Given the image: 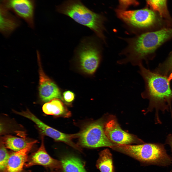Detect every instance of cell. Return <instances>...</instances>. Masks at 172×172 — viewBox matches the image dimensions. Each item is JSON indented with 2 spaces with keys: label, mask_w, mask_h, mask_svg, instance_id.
<instances>
[{
  "label": "cell",
  "mask_w": 172,
  "mask_h": 172,
  "mask_svg": "<svg viewBox=\"0 0 172 172\" xmlns=\"http://www.w3.org/2000/svg\"><path fill=\"white\" fill-rule=\"evenodd\" d=\"M139 66V73L145 83V89L141 93V96L149 101L145 113L155 109L156 122L161 124L159 116L160 111L164 113L166 111L170 110L172 113V90L170 81L165 76L145 68L142 64Z\"/></svg>",
  "instance_id": "6da1fadb"
},
{
  "label": "cell",
  "mask_w": 172,
  "mask_h": 172,
  "mask_svg": "<svg viewBox=\"0 0 172 172\" xmlns=\"http://www.w3.org/2000/svg\"><path fill=\"white\" fill-rule=\"evenodd\" d=\"M172 38V27H169L145 32L130 39L125 50L126 57L121 63L130 62L139 66L143 60L152 59L156 50Z\"/></svg>",
  "instance_id": "7a4b0ae2"
},
{
  "label": "cell",
  "mask_w": 172,
  "mask_h": 172,
  "mask_svg": "<svg viewBox=\"0 0 172 172\" xmlns=\"http://www.w3.org/2000/svg\"><path fill=\"white\" fill-rule=\"evenodd\" d=\"M56 10L78 23L89 27L99 38L105 40L104 17L89 9L81 0H66L56 6Z\"/></svg>",
  "instance_id": "3957f363"
},
{
  "label": "cell",
  "mask_w": 172,
  "mask_h": 172,
  "mask_svg": "<svg viewBox=\"0 0 172 172\" xmlns=\"http://www.w3.org/2000/svg\"><path fill=\"white\" fill-rule=\"evenodd\" d=\"M112 149L128 155L148 165L165 166L170 165L172 159L164 146L159 144L146 143L137 145H119Z\"/></svg>",
  "instance_id": "277c9868"
},
{
  "label": "cell",
  "mask_w": 172,
  "mask_h": 172,
  "mask_svg": "<svg viewBox=\"0 0 172 172\" xmlns=\"http://www.w3.org/2000/svg\"><path fill=\"white\" fill-rule=\"evenodd\" d=\"M115 11L118 17L126 24L146 32L166 27L158 20L155 12L147 8L132 10L119 8Z\"/></svg>",
  "instance_id": "5b68a950"
},
{
  "label": "cell",
  "mask_w": 172,
  "mask_h": 172,
  "mask_svg": "<svg viewBox=\"0 0 172 172\" xmlns=\"http://www.w3.org/2000/svg\"><path fill=\"white\" fill-rule=\"evenodd\" d=\"M106 121L102 118L86 125L78 133V145L94 148L110 147L117 145L110 141L106 135L104 126Z\"/></svg>",
  "instance_id": "8992f818"
},
{
  "label": "cell",
  "mask_w": 172,
  "mask_h": 172,
  "mask_svg": "<svg viewBox=\"0 0 172 172\" xmlns=\"http://www.w3.org/2000/svg\"><path fill=\"white\" fill-rule=\"evenodd\" d=\"M96 41L91 38L83 39L75 52V57L81 69L92 74L98 68L101 59V51Z\"/></svg>",
  "instance_id": "52a82bcc"
},
{
  "label": "cell",
  "mask_w": 172,
  "mask_h": 172,
  "mask_svg": "<svg viewBox=\"0 0 172 172\" xmlns=\"http://www.w3.org/2000/svg\"><path fill=\"white\" fill-rule=\"evenodd\" d=\"M35 0H1L0 5L23 20L30 28L35 27Z\"/></svg>",
  "instance_id": "ba28073f"
},
{
  "label": "cell",
  "mask_w": 172,
  "mask_h": 172,
  "mask_svg": "<svg viewBox=\"0 0 172 172\" xmlns=\"http://www.w3.org/2000/svg\"><path fill=\"white\" fill-rule=\"evenodd\" d=\"M104 129L108 138L111 142L117 145H129L134 143H144L142 140L136 136L122 129L114 118L108 119L106 121Z\"/></svg>",
  "instance_id": "9c48e42d"
},
{
  "label": "cell",
  "mask_w": 172,
  "mask_h": 172,
  "mask_svg": "<svg viewBox=\"0 0 172 172\" xmlns=\"http://www.w3.org/2000/svg\"><path fill=\"white\" fill-rule=\"evenodd\" d=\"M36 55L39 74V91L41 99L47 102L54 98L61 99V92L57 85L45 74L42 67L41 56L37 50Z\"/></svg>",
  "instance_id": "30bf717a"
},
{
  "label": "cell",
  "mask_w": 172,
  "mask_h": 172,
  "mask_svg": "<svg viewBox=\"0 0 172 172\" xmlns=\"http://www.w3.org/2000/svg\"><path fill=\"white\" fill-rule=\"evenodd\" d=\"M35 165H42L52 169L62 168L61 161L52 158L47 152L44 145L43 136L42 137L40 147L28 158L25 166L28 167Z\"/></svg>",
  "instance_id": "8fae6325"
},
{
  "label": "cell",
  "mask_w": 172,
  "mask_h": 172,
  "mask_svg": "<svg viewBox=\"0 0 172 172\" xmlns=\"http://www.w3.org/2000/svg\"><path fill=\"white\" fill-rule=\"evenodd\" d=\"M35 140L28 143L23 149L10 153L6 167L2 172H22L28 157V153L34 145Z\"/></svg>",
  "instance_id": "7c38bea8"
},
{
  "label": "cell",
  "mask_w": 172,
  "mask_h": 172,
  "mask_svg": "<svg viewBox=\"0 0 172 172\" xmlns=\"http://www.w3.org/2000/svg\"><path fill=\"white\" fill-rule=\"evenodd\" d=\"M21 24L19 18L0 5V31L4 37H9Z\"/></svg>",
  "instance_id": "4fadbf2b"
},
{
  "label": "cell",
  "mask_w": 172,
  "mask_h": 172,
  "mask_svg": "<svg viewBox=\"0 0 172 172\" xmlns=\"http://www.w3.org/2000/svg\"><path fill=\"white\" fill-rule=\"evenodd\" d=\"M23 116L33 121L44 134L57 141L64 142L67 140V134L62 133L46 124L28 109L23 113Z\"/></svg>",
  "instance_id": "5bb4252c"
},
{
  "label": "cell",
  "mask_w": 172,
  "mask_h": 172,
  "mask_svg": "<svg viewBox=\"0 0 172 172\" xmlns=\"http://www.w3.org/2000/svg\"><path fill=\"white\" fill-rule=\"evenodd\" d=\"M58 98H54L44 104L42 107L43 112L47 115L57 117L69 118L71 113Z\"/></svg>",
  "instance_id": "9a60e30c"
},
{
  "label": "cell",
  "mask_w": 172,
  "mask_h": 172,
  "mask_svg": "<svg viewBox=\"0 0 172 172\" xmlns=\"http://www.w3.org/2000/svg\"><path fill=\"white\" fill-rule=\"evenodd\" d=\"M60 161L64 172H87L82 161L76 157L67 156Z\"/></svg>",
  "instance_id": "2e32d148"
},
{
  "label": "cell",
  "mask_w": 172,
  "mask_h": 172,
  "mask_svg": "<svg viewBox=\"0 0 172 172\" xmlns=\"http://www.w3.org/2000/svg\"><path fill=\"white\" fill-rule=\"evenodd\" d=\"M112 157L108 149L100 152L96 165L101 172H114Z\"/></svg>",
  "instance_id": "e0dca14e"
},
{
  "label": "cell",
  "mask_w": 172,
  "mask_h": 172,
  "mask_svg": "<svg viewBox=\"0 0 172 172\" xmlns=\"http://www.w3.org/2000/svg\"><path fill=\"white\" fill-rule=\"evenodd\" d=\"M1 142L5 147L15 152L19 151L25 147L29 142L24 138H20L10 135L2 138Z\"/></svg>",
  "instance_id": "ac0fdd59"
},
{
  "label": "cell",
  "mask_w": 172,
  "mask_h": 172,
  "mask_svg": "<svg viewBox=\"0 0 172 172\" xmlns=\"http://www.w3.org/2000/svg\"><path fill=\"white\" fill-rule=\"evenodd\" d=\"M154 71L167 77L170 81L172 80V51L166 59L159 64Z\"/></svg>",
  "instance_id": "d6986e66"
},
{
  "label": "cell",
  "mask_w": 172,
  "mask_h": 172,
  "mask_svg": "<svg viewBox=\"0 0 172 172\" xmlns=\"http://www.w3.org/2000/svg\"><path fill=\"white\" fill-rule=\"evenodd\" d=\"M147 4L154 10L157 11L161 17L167 18L168 16L167 0H146Z\"/></svg>",
  "instance_id": "ffe728a7"
},
{
  "label": "cell",
  "mask_w": 172,
  "mask_h": 172,
  "mask_svg": "<svg viewBox=\"0 0 172 172\" xmlns=\"http://www.w3.org/2000/svg\"><path fill=\"white\" fill-rule=\"evenodd\" d=\"M0 149V172H2L6 167L10 153L1 142Z\"/></svg>",
  "instance_id": "44dd1931"
},
{
  "label": "cell",
  "mask_w": 172,
  "mask_h": 172,
  "mask_svg": "<svg viewBox=\"0 0 172 172\" xmlns=\"http://www.w3.org/2000/svg\"><path fill=\"white\" fill-rule=\"evenodd\" d=\"M120 8L125 9L130 6H137L139 4L136 0H119Z\"/></svg>",
  "instance_id": "7402d4cb"
},
{
  "label": "cell",
  "mask_w": 172,
  "mask_h": 172,
  "mask_svg": "<svg viewBox=\"0 0 172 172\" xmlns=\"http://www.w3.org/2000/svg\"><path fill=\"white\" fill-rule=\"evenodd\" d=\"M63 95L64 99L67 102H72L75 98V95L74 93L69 91H65L64 92Z\"/></svg>",
  "instance_id": "603a6c76"
},
{
  "label": "cell",
  "mask_w": 172,
  "mask_h": 172,
  "mask_svg": "<svg viewBox=\"0 0 172 172\" xmlns=\"http://www.w3.org/2000/svg\"><path fill=\"white\" fill-rule=\"evenodd\" d=\"M171 116L172 119V115ZM166 143L170 146L172 153V133L169 134L167 136L166 141Z\"/></svg>",
  "instance_id": "cb8c5ba5"
}]
</instances>
